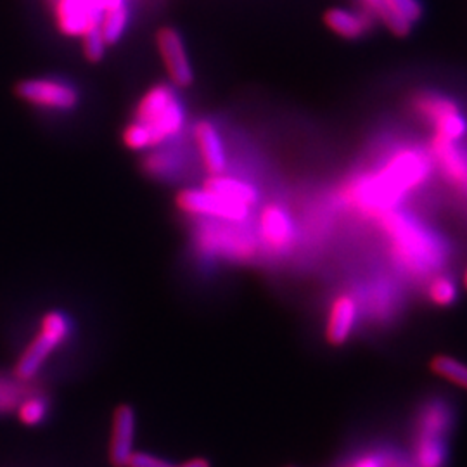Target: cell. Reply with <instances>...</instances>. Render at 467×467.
I'll list each match as a JSON object with an SVG mask.
<instances>
[{
    "instance_id": "1",
    "label": "cell",
    "mask_w": 467,
    "mask_h": 467,
    "mask_svg": "<svg viewBox=\"0 0 467 467\" xmlns=\"http://www.w3.org/2000/svg\"><path fill=\"white\" fill-rule=\"evenodd\" d=\"M457 426V410L444 397L420 401L410 433L409 457L416 467H448L450 442Z\"/></svg>"
},
{
    "instance_id": "2",
    "label": "cell",
    "mask_w": 467,
    "mask_h": 467,
    "mask_svg": "<svg viewBox=\"0 0 467 467\" xmlns=\"http://www.w3.org/2000/svg\"><path fill=\"white\" fill-rule=\"evenodd\" d=\"M136 119L147 125L156 144L177 137L186 123V111L170 85H154L142 95Z\"/></svg>"
},
{
    "instance_id": "3",
    "label": "cell",
    "mask_w": 467,
    "mask_h": 467,
    "mask_svg": "<svg viewBox=\"0 0 467 467\" xmlns=\"http://www.w3.org/2000/svg\"><path fill=\"white\" fill-rule=\"evenodd\" d=\"M70 330V321L63 312L52 310L46 313L42 317L39 334L24 350L16 366V375L23 381L35 377L54 348H57L68 338Z\"/></svg>"
},
{
    "instance_id": "4",
    "label": "cell",
    "mask_w": 467,
    "mask_h": 467,
    "mask_svg": "<svg viewBox=\"0 0 467 467\" xmlns=\"http://www.w3.org/2000/svg\"><path fill=\"white\" fill-rule=\"evenodd\" d=\"M175 205L179 210L184 211L187 215L205 216L211 220L235 222V224L246 222L251 211V208L234 203L207 187L179 190L175 196Z\"/></svg>"
},
{
    "instance_id": "5",
    "label": "cell",
    "mask_w": 467,
    "mask_h": 467,
    "mask_svg": "<svg viewBox=\"0 0 467 467\" xmlns=\"http://www.w3.org/2000/svg\"><path fill=\"white\" fill-rule=\"evenodd\" d=\"M199 244L203 250L210 251V255L213 253L239 261L253 257L257 251L255 241L250 234L239 229L235 222L224 224V220H216V224L203 227L199 231Z\"/></svg>"
},
{
    "instance_id": "6",
    "label": "cell",
    "mask_w": 467,
    "mask_h": 467,
    "mask_svg": "<svg viewBox=\"0 0 467 467\" xmlns=\"http://www.w3.org/2000/svg\"><path fill=\"white\" fill-rule=\"evenodd\" d=\"M121 4L125 0H56V24L66 37H82L89 28L99 26L106 9Z\"/></svg>"
},
{
    "instance_id": "7",
    "label": "cell",
    "mask_w": 467,
    "mask_h": 467,
    "mask_svg": "<svg viewBox=\"0 0 467 467\" xmlns=\"http://www.w3.org/2000/svg\"><path fill=\"white\" fill-rule=\"evenodd\" d=\"M16 93L33 106L52 111H71L80 102V93L68 84L52 78H30L24 80Z\"/></svg>"
},
{
    "instance_id": "8",
    "label": "cell",
    "mask_w": 467,
    "mask_h": 467,
    "mask_svg": "<svg viewBox=\"0 0 467 467\" xmlns=\"http://www.w3.org/2000/svg\"><path fill=\"white\" fill-rule=\"evenodd\" d=\"M156 47L170 82L179 89L190 87L194 84V70L182 35L172 26H163L156 33Z\"/></svg>"
},
{
    "instance_id": "9",
    "label": "cell",
    "mask_w": 467,
    "mask_h": 467,
    "mask_svg": "<svg viewBox=\"0 0 467 467\" xmlns=\"http://www.w3.org/2000/svg\"><path fill=\"white\" fill-rule=\"evenodd\" d=\"M136 412L130 405H119L113 416V433L110 444V461L115 467H127L134 454Z\"/></svg>"
},
{
    "instance_id": "10",
    "label": "cell",
    "mask_w": 467,
    "mask_h": 467,
    "mask_svg": "<svg viewBox=\"0 0 467 467\" xmlns=\"http://www.w3.org/2000/svg\"><path fill=\"white\" fill-rule=\"evenodd\" d=\"M260 233L263 241L276 251L287 250L295 241V224L289 213L279 205H269L260 216Z\"/></svg>"
},
{
    "instance_id": "11",
    "label": "cell",
    "mask_w": 467,
    "mask_h": 467,
    "mask_svg": "<svg viewBox=\"0 0 467 467\" xmlns=\"http://www.w3.org/2000/svg\"><path fill=\"white\" fill-rule=\"evenodd\" d=\"M194 139L199 147V154L207 172L210 175H220L227 170V154L224 147V140L220 137L216 127L208 121L201 119L194 127Z\"/></svg>"
},
{
    "instance_id": "12",
    "label": "cell",
    "mask_w": 467,
    "mask_h": 467,
    "mask_svg": "<svg viewBox=\"0 0 467 467\" xmlns=\"http://www.w3.org/2000/svg\"><path fill=\"white\" fill-rule=\"evenodd\" d=\"M358 308L351 296H339L334 300L327 317L326 339L332 347H341L350 339L357 324Z\"/></svg>"
},
{
    "instance_id": "13",
    "label": "cell",
    "mask_w": 467,
    "mask_h": 467,
    "mask_svg": "<svg viewBox=\"0 0 467 467\" xmlns=\"http://www.w3.org/2000/svg\"><path fill=\"white\" fill-rule=\"evenodd\" d=\"M324 23L338 37L357 40L373 28V16L369 13L362 14L343 7H330L324 14Z\"/></svg>"
},
{
    "instance_id": "14",
    "label": "cell",
    "mask_w": 467,
    "mask_h": 467,
    "mask_svg": "<svg viewBox=\"0 0 467 467\" xmlns=\"http://www.w3.org/2000/svg\"><path fill=\"white\" fill-rule=\"evenodd\" d=\"M203 187L210 189L213 192L231 199L234 203L244 205L248 208L255 207L258 203V190L251 184L234 179V177H227L224 173L220 175H211L210 179H207V182Z\"/></svg>"
},
{
    "instance_id": "15",
    "label": "cell",
    "mask_w": 467,
    "mask_h": 467,
    "mask_svg": "<svg viewBox=\"0 0 467 467\" xmlns=\"http://www.w3.org/2000/svg\"><path fill=\"white\" fill-rule=\"evenodd\" d=\"M360 2L373 18H377L397 37H407L410 33L412 23L407 22L403 16H400L386 0H360Z\"/></svg>"
},
{
    "instance_id": "16",
    "label": "cell",
    "mask_w": 467,
    "mask_h": 467,
    "mask_svg": "<svg viewBox=\"0 0 467 467\" xmlns=\"http://www.w3.org/2000/svg\"><path fill=\"white\" fill-rule=\"evenodd\" d=\"M127 26H128V9L125 4L106 9L99 22V28L108 46H115L119 42Z\"/></svg>"
},
{
    "instance_id": "17",
    "label": "cell",
    "mask_w": 467,
    "mask_h": 467,
    "mask_svg": "<svg viewBox=\"0 0 467 467\" xmlns=\"http://www.w3.org/2000/svg\"><path fill=\"white\" fill-rule=\"evenodd\" d=\"M431 369L433 373L438 374L440 377H444L446 381L461 386L467 390V366L452 358L446 355H438L431 360Z\"/></svg>"
},
{
    "instance_id": "18",
    "label": "cell",
    "mask_w": 467,
    "mask_h": 467,
    "mask_svg": "<svg viewBox=\"0 0 467 467\" xmlns=\"http://www.w3.org/2000/svg\"><path fill=\"white\" fill-rule=\"evenodd\" d=\"M121 140H123L125 147H128V149H132V151H144V149H149V147L158 145L154 136H153V132L149 130V127L144 125V123H140L137 119H134L132 123H128V125L123 128Z\"/></svg>"
},
{
    "instance_id": "19",
    "label": "cell",
    "mask_w": 467,
    "mask_h": 467,
    "mask_svg": "<svg viewBox=\"0 0 467 467\" xmlns=\"http://www.w3.org/2000/svg\"><path fill=\"white\" fill-rule=\"evenodd\" d=\"M80 39H82V50H84L85 59L91 63H99L104 57L106 47H108L101 28L99 26L89 28Z\"/></svg>"
},
{
    "instance_id": "20",
    "label": "cell",
    "mask_w": 467,
    "mask_h": 467,
    "mask_svg": "<svg viewBox=\"0 0 467 467\" xmlns=\"http://www.w3.org/2000/svg\"><path fill=\"white\" fill-rule=\"evenodd\" d=\"M47 416V401L42 397H30L20 403L18 418L26 426H37Z\"/></svg>"
},
{
    "instance_id": "21",
    "label": "cell",
    "mask_w": 467,
    "mask_h": 467,
    "mask_svg": "<svg viewBox=\"0 0 467 467\" xmlns=\"http://www.w3.org/2000/svg\"><path fill=\"white\" fill-rule=\"evenodd\" d=\"M429 295L435 304L446 306V304H454V300L457 298V289L452 280L442 278V279L433 282Z\"/></svg>"
},
{
    "instance_id": "22",
    "label": "cell",
    "mask_w": 467,
    "mask_h": 467,
    "mask_svg": "<svg viewBox=\"0 0 467 467\" xmlns=\"http://www.w3.org/2000/svg\"><path fill=\"white\" fill-rule=\"evenodd\" d=\"M144 166L147 172H151L154 175H166L177 168V160L172 154L156 153V154H149V158H145Z\"/></svg>"
},
{
    "instance_id": "23",
    "label": "cell",
    "mask_w": 467,
    "mask_h": 467,
    "mask_svg": "<svg viewBox=\"0 0 467 467\" xmlns=\"http://www.w3.org/2000/svg\"><path fill=\"white\" fill-rule=\"evenodd\" d=\"M400 16H403L407 22L414 24L419 22L422 16V7L418 0H386Z\"/></svg>"
},
{
    "instance_id": "24",
    "label": "cell",
    "mask_w": 467,
    "mask_h": 467,
    "mask_svg": "<svg viewBox=\"0 0 467 467\" xmlns=\"http://www.w3.org/2000/svg\"><path fill=\"white\" fill-rule=\"evenodd\" d=\"M127 467H175L170 463H166L160 457H154L151 454H144V452H134L132 457L128 459Z\"/></svg>"
},
{
    "instance_id": "25",
    "label": "cell",
    "mask_w": 467,
    "mask_h": 467,
    "mask_svg": "<svg viewBox=\"0 0 467 467\" xmlns=\"http://www.w3.org/2000/svg\"><path fill=\"white\" fill-rule=\"evenodd\" d=\"M18 390L9 384L0 381V410H11L14 405H18Z\"/></svg>"
},
{
    "instance_id": "26",
    "label": "cell",
    "mask_w": 467,
    "mask_h": 467,
    "mask_svg": "<svg viewBox=\"0 0 467 467\" xmlns=\"http://www.w3.org/2000/svg\"><path fill=\"white\" fill-rule=\"evenodd\" d=\"M177 467H211L207 459H190L189 463H184L182 466Z\"/></svg>"
},
{
    "instance_id": "27",
    "label": "cell",
    "mask_w": 467,
    "mask_h": 467,
    "mask_svg": "<svg viewBox=\"0 0 467 467\" xmlns=\"http://www.w3.org/2000/svg\"><path fill=\"white\" fill-rule=\"evenodd\" d=\"M466 286H467V274H466Z\"/></svg>"
}]
</instances>
